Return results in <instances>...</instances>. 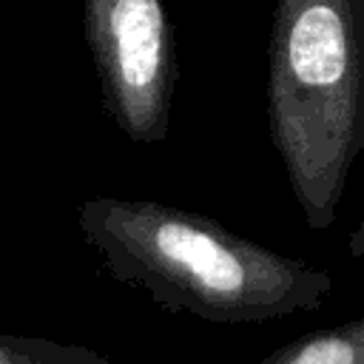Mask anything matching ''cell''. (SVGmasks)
<instances>
[{
	"label": "cell",
	"mask_w": 364,
	"mask_h": 364,
	"mask_svg": "<svg viewBox=\"0 0 364 364\" xmlns=\"http://www.w3.org/2000/svg\"><path fill=\"white\" fill-rule=\"evenodd\" d=\"M80 228L114 279L142 287L168 313L210 324L313 313L333 290L327 270L245 239L205 213L154 199H88Z\"/></svg>",
	"instance_id": "6da1fadb"
},
{
	"label": "cell",
	"mask_w": 364,
	"mask_h": 364,
	"mask_svg": "<svg viewBox=\"0 0 364 364\" xmlns=\"http://www.w3.org/2000/svg\"><path fill=\"white\" fill-rule=\"evenodd\" d=\"M267 122L307 228H330L364 148V0H276Z\"/></svg>",
	"instance_id": "7a4b0ae2"
},
{
	"label": "cell",
	"mask_w": 364,
	"mask_h": 364,
	"mask_svg": "<svg viewBox=\"0 0 364 364\" xmlns=\"http://www.w3.org/2000/svg\"><path fill=\"white\" fill-rule=\"evenodd\" d=\"M82 23L114 125L131 142H165L176 82L173 28L165 3L85 0Z\"/></svg>",
	"instance_id": "3957f363"
},
{
	"label": "cell",
	"mask_w": 364,
	"mask_h": 364,
	"mask_svg": "<svg viewBox=\"0 0 364 364\" xmlns=\"http://www.w3.org/2000/svg\"><path fill=\"white\" fill-rule=\"evenodd\" d=\"M253 364H364V318L307 333Z\"/></svg>",
	"instance_id": "277c9868"
},
{
	"label": "cell",
	"mask_w": 364,
	"mask_h": 364,
	"mask_svg": "<svg viewBox=\"0 0 364 364\" xmlns=\"http://www.w3.org/2000/svg\"><path fill=\"white\" fill-rule=\"evenodd\" d=\"M347 256L350 259H364V210H361L358 225L347 236Z\"/></svg>",
	"instance_id": "5b68a950"
}]
</instances>
